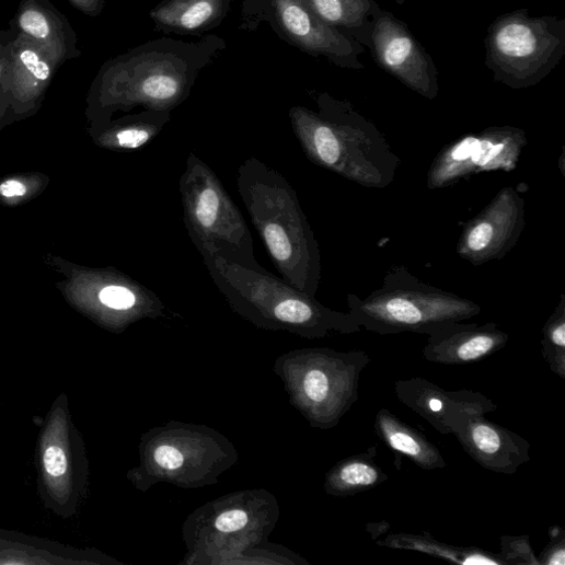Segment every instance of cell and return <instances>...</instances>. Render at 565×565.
I'll return each instance as SVG.
<instances>
[{
    "label": "cell",
    "instance_id": "obj_1",
    "mask_svg": "<svg viewBox=\"0 0 565 565\" xmlns=\"http://www.w3.org/2000/svg\"><path fill=\"white\" fill-rule=\"evenodd\" d=\"M224 49L226 42L215 35L199 43L161 38L140 45L103 64L90 99L103 114L134 107L173 112Z\"/></svg>",
    "mask_w": 565,
    "mask_h": 565
},
{
    "label": "cell",
    "instance_id": "obj_2",
    "mask_svg": "<svg viewBox=\"0 0 565 565\" xmlns=\"http://www.w3.org/2000/svg\"><path fill=\"white\" fill-rule=\"evenodd\" d=\"M237 185L281 278L315 298L322 278L321 250L296 189L285 176L254 158L239 168Z\"/></svg>",
    "mask_w": 565,
    "mask_h": 565
},
{
    "label": "cell",
    "instance_id": "obj_3",
    "mask_svg": "<svg viewBox=\"0 0 565 565\" xmlns=\"http://www.w3.org/2000/svg\"><path fill=\"white\" fill-rule=\"evenodd\" d=\"M316 103L319 111L293 106L289 112L305 157L359 186H390L401 161L377 126L348 101L328 93L319 94Z\"/></svg>",
    "mask_w": 565,
    "mask_h": 565
},
{
    "label": "cell",
    "instance_id": "obj_4",
    "mask_svg": "<svg viewBox=\"0 0 565 565\" xmlns=\"http://www.w3.org/2000/svg\"><path fill=\"white\" fill-rule=\"evenodd\" d=\"M203 258L217 289L242 314L321 336L361 331L349 313L325 308L264 268H247L219 255Z\"/></svg>",
    "mask_w": 565,
    "mask_h": 565
},
{
    "label": "cell",
    "instance_id": "obj_5",
    "mask_svg": "<svg viewBox=\"0 0 565 565\" xmlns=\"http://www.w3.org/2000/svg\"><path fill=\"white\" fill-rule=\"evenodd\" d=\"M347 303L361 330L381 336H429L443 325L470 321L482 312L477 303L433 287L400 265L391 267L382 286L366 299L349 295Z\"/></svg>",
    "mask_w": 565,
    "mask_h": 565
},
{
    "label": "cell",
    "instance_id": "obj_6",
    "mask_svg": "<svg viewBox=\"0 0 565 565\" xmlns=\"http://www.w3.org/2000/svg\"><path fill=\"white\" fill-rule=\"evenodd\" d=\"M184 223L201 254L219 255L241 266L263 269L240 209L216 173L191 153L180 182Z\"/></svg>",
    "mask_w": 565,
    "mask_h": 565
},
{
    "label": "cell",
    "instance_id": "obj_7",
    "mask_svg": "<svg viewBox=\"0 0 565 565\" xmlns=\"http://www.w3.org/2000/svg\"><path fill=\"white\" fill-rule=\"evenodd\" d=\"M485 49L495 82L514 90L534 87L565 55V20L531 18L528 10L501 15L487 30Z\"/></svg>",
    "mask_w": 565,
    "mask_h": 565
},
{
    "label": "cell",
    "instance_id": "obj_8",
    "mask_svg": "<svg viewBox=\"0 0 565 565\" xmlns=\"http://www.w3.org/2000/svg\"><path fill=\"white\" fill-rule=\"evenodd\" d=\"M242 21L241 27L249 32L267 23L281 41L342 69H365L359 60L364 46L323 22L304 0H244Z\"/></svg>",
    "mask_w": 565,
    "mask_h": 565
},
{
    "label": "cell",
    "instance_id": "obj_9",
    "mask_svg": "<svg viewBox=\"0 0 565 565\" xmlns=\"http://www.w3.org/2000/svg\"><path fill=\"white\" fill-rule=\"evenodd\" d=\"M527 143L526 131L508 125L463 135L438 154L430 168L427 186L438 191L482 173H511Z\"/></svg>",
    "mask_w": 565,
    "mask_h": 565
},
{
    "label": "cell",
    "instance_id": "obj_10",
    "mask_svg": "<svg viewBox=\"0 0 565 565\" xmlns=\"http://www.w3.org/2000/svg\"><path fill=\"white\" fill-rule=\"evenodd\" d=\"M371 56L379 68L428 100L439 95V70L435 60L406 24L382 10L371 34Z\"/></svg>",
    "mask_w": 565,
    "mask_h": 565
},
{
    "label": "cell",
    "instance_id": "obj_11",
    "mask_svg": "<svg viewBox=\"0 0 565 565\" xmlns=\"http://www.w3.org/2000/svg\"><path fill=\"white\" fill-rule=\"evenodd\" d=\"M524 226L523 196L514 187H505L465 223L458 254L475 266L503 260L519 241Z\"/></svg>",
    "mask_w": 565,
    "mask_h": 565
},
{
    "label": "cell",
    "instance_id": "obj_12",
    "mask_svg": "<svg viewBox=\"0 0 565 565\" xmlns=\"http://www.w3.org/2000/svg\"><path fill=\"white\" fill-rule=\"evenodd\" d=\"M394 391L401 403L446 436L452 435L454 423L462 415L487 414L497 410V404L481 392L468 389L447 391L423 378L397 380Z\"/></svg>",
    "mask_w": 565,
    "mask_h": 565
},
{
    "label": "cell",
    "instance_id": "obj_13",
    "mask_svg": "<svg viewBox=\"0 0 565 565\" xmlns=\"http://www.w3.org/2000/svg\"><path fill=\"white\" fill-rule=\"evenodd\" d=\"M452 435L464 451L487 471L512 475L530 462V443L488 419L486 414L462 415L454 423Z\"/></svg>",
    "mask_w": 565,
    "mask_h": 565
},
{
    "label": "cell",
    "instance_id": "obj_14",
    "mask_svg": "<svg viewBox=\"0 0 565 565\" xmlns=\"http://www.w3.org/2000/svg\"><path fill=\"white\" fill-rule=\"evenodd\" d=\"M60 68L44 48L18 33L8 66L0 78V99L20 111L36 106Z\"/></svg>",
    "mask_w": 565,
    "mask_h": 565
},
{
    "label": "cell",
    "instance_id": "obj_15",
    "mask_svg": "<svg viewBox=\"0 0 565 565\" xmlns=\"http://www.w3.org/2000/svg\"><path fill=\"white\" fill-rule=\"evenodd\" d=\"M508 341L509 335L495 323H449L429 335L423 358L447 366L472 365L504 349Z\"/></svg>",
    "mask_w": 565,
    "mask_h": 565
},
{
    "label": "cell",
    "instance_id": "obj_16",
    "mask_svg": "<svg viewBox=\"0 0 565 565\" xmlns=\"http://www.w3.org/2000/svg\"><path fill=\"white\" fill-rule=\"evenodd\" d=\"M10 27L44 48L60 67L82 55L76 31L50 0H21Z\"/></svg>",
    "mask_w": 565,
    "mask_h": 565
},
{
    "label": "cell",
    "instance_id": "obj_17",
    "mask_svg": "<svg viewBox=\"0 0 565 565\" xmlns=\"http://www.w3.org/2000/svg\"><path fill=\"white\" fill-rule=\"evenodd\" d=\"M231 0H163L150 18L159 32L180 36H197L221 25Z\"/></svg>",
    "mask_w": 565,
    "mask_h": 565
},
{
    "label": "cell",
    "instance_id": "obj_18",
    "mask_svg": "<svg viewBox=\"0 0 565 565\" xmlns=\"http://www.w3.org/2000/svg\"><path fill=\"white\" fill-rule=\"evenodd\" d=\"M374 431L377 437L392 451L396 470L402 466V457L424 471L441 470L448 466L440 450L426 436L388 408H381L377 413Z\"/></svg>",
    "mask_w": 565,
    "mask_h": 565
},
{
    "label": "cell",
    "instance_id": "obj_19",
    "mask_svg": "<svg viewBox=\"0 0 565 565\" xmlns=\"http://www.w3.org/2000/svg\"><path fill=\"white\" fill-rule=\"evenodd\" d=\"M323 22L347 38L370 47L373 26L382 9L376 0H304Z\"/></svg>",
    "mask_w": 565,
    "mask_h": 565
},
{
    "label": "cell",
    "instance_id": "obj_20",
    "mask_svg": "<svg viewBox=\"0 0 565 565\" xmlns=\"http://www.w3.org/2000/svg\"><path fill=\"white\" fill-rule=\"evenodd\" d=\"M377 542L381 546L417 551L462 565H506L500 553L493 554L475 546L449 545L440 542L429 532L422 534L393 533Z\"/></svg>",
    "mask_w": 565,
    "mask_h": 565
},
{
    "label": "cell",
    "instance_id": "obj_21",
    "mask_svg": "<svg viewBox=\"0 0 565 565\" xmlns=\"http://www.w3.org/2000/svg\"><path fill=\"white\" fill-rule=\"evenodd\" d=\"M377 456L372 447L341 462L328 476V491L335 496H355L385 483L389 476L377 464Z\"/></svg>",
    "mask_w": 565,
    "mask_h": 565
},
{
    "label": "cell",
    "instance_id": "obj_22",
    "mask_svg": "<svg viewBox=\"0 0 565 565\" xmlns=\"http://www.w3.org/2000/svg\"><path fill=\"white\" fill-rule=\"evenodd\" d=\"M171 119L172 112L141 109L116 122L104 138L114 149L136 151L149 146Z\"/></svg>",
    "mask_w": 565,
    "mask_h": 565
},
{
    "label": "cell",
    "instance_id": "obj_23",
    "mask_svg": "<svg viewBox=\"0 0 565 565\" xmlns=\"http://www.w3.org/2000/svg\"><path fill=\"white\" fill-rule=\"evenodd\" d=\"M42 469L45 486L55 493L64 488V494L70 493L73 485V454L71 445L54 439V436L44 439L42 447Z\"/></svg>",
    "mask_w": 565,
    "mask_h": 565
},
{
    "label": "cell",
    "instance_id": "obj_24",
    "mask_svg": "<svg viewBox=\"0 0 565 565\" xmlns=\"http://www.w3.org/2000/svg\"><path fill=\"white\" fill-rule=\"evenodd\" d=\"M542 356L549 368L565 380V296L560 301L542 330Z\"/></svg>",
    "mask_w": 565,
    "mask_h": 565
},
{
    "label": "cell",
    "instance_id": "obj_25",
    "mask_svg": "<svg viewBox=\"0 0 565 565\" xmlns=\"http://www.w3.org/2000/svg\"><path fill=\"white\" fill-rule=\"evenodd\" d=\"M501 557L506 565L530 564L538 565L539 561L530 544L528 535L501 537Z\"/></svg>",
    "mask_w": 565,
    "mask_h": 565
},
{
    "label": "cell",
    "instance_id": "obj_26",
    "mask_svg": "<svg viewBox=\"0 0 565 565\" xmlns=\"http://www.w3.org/2000/svg\"><path fill=\"white\" fill-rule=\"evenodd\" d=\"M539 565H564L565 564V537L563 529L557 528V532L551 537L550 543L538 557Z\"/></svg>",
    "mask_w": 565,
    "mask_h": 565
},
{
    "label": "cell",
    "instance_id": "obj_27",
    "mask_svg": "<svg viewBox=\"0 0 565 565\" xmlns=\"http://www.w3.org/2000/svg\"><path fill=\"white\" fill-rule=\"evenodd\" d=\"M154 460L165 470H177L184 464L183 454L172 446H161L154 451Z\"/></svg>",
    "mask_w": 565,
    "mask_h": 565
},
{
    "label": "cell",
    "instance_id": "obj_28",
    "mask_svg": "<svg viewBox=\"0 0 565 565\" xmlns=\"http://www.w3.org/2000/svg\"><path fill=\"white\" fill-rule=\"evenodd\" d=\"M249 517L243 510H230L221 514L216 520V527L221 532L238 531L246 526Z\"/></svg>",
    "mask_w": 565,
    "mask_h": 565
},
{
    "label": "cell",
    "instance_id": "obj_29",
    "mask_svg": "<svg viewBox=\"0 0 565 565\" xmlns=\"http://www.w3.org/2000/svg\"><path fill=\"white\" fill-rule=\"evenodd\" d=\"M16 35V31L12 27L5 31H0V78H2L8 66Z\"/></svg>",
    "mask_w": 565,
    "mask_h": 565
},
{
    "label": "cell",
    "instance_id": "obj_30",
    "mask_svg": "<svg viewBox=\"0 0 565 565\" xmlns=\"http://www.w3.org/2000/svg\"><path fill=\"white\" fill-rule=\"evenodd\" d=\"M67 2L83 15L97 19L104 10L106 0H67Z\"/></svg>",
    "mask_w": 565,
    "mask_h": 565
},
{
    "label": "cell",
    "instance_id": "obj_31",
    "mask_svg": "<svg viewBox=\"0 0 565 565\" xmlns=\"http://www.w3.org/2000/svg\"><path fill=\"white\" fill-rule=\"evenodd\" d=\"M27 194V187L20 181H8L0 185V195L5 198H21Z\"/></svg>",
    "mask_w": 565,
    "mask_h": 565
},
{
    "label": "cell",
    "instance_id": "obj_32",
    "mask_svg": "<svg viewBox=\"0 0 565 565\" xmlns=\"http://www.w3.org/2000/svg\"><path fill=\"white\" fill-rule=\"evenodd\" d=\"M377 527L378 528L376 530H368V532L371 533L374 540H377L381 534H383L390 529V524L385 521L378 522Z\"/></svg>",
    "mask_w": 565,
    "mask_h": 565
},
{
    "label": "cell",
    "instance_id": "obj_33",
    "mask_svg": "<svg viewBox=\"0 0 565 565\" xmlns=\"http://www.w3.org/2000/svg\"><path fill=\"white\" fill-rule=\"evenodd\" d=\"M394 2L397 4V5H403L405 3V0H394Z\"/></svg>",
    "mask_w": 565,
    "mask_h": 565
}]
</instances>
